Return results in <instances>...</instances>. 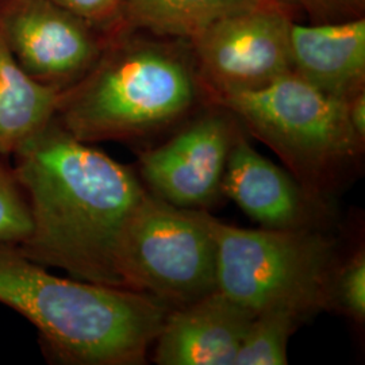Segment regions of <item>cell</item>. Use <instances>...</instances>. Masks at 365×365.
I'll return each instance as SVG.
<instances>
[{"mask_svg":"<svg viewBox=\"0 0 365 365\" xmlns=\"http://www.w3.org/2000/svg\"><path fill=\"white\" fill-rule=\"evenodd\" d=\"M206 211L176 207L148 191L119 241L122 286L148 294L170 310L215 291L217 250Z\"/></svg>","mask_w":365,"mask_h":365,"instance_id":"8992f818","label":"cell"},{"mask_svg":"<svg viewBox=\"0 0 365 365\" xmlns=\"http://www.w3.org/2000/svg\"><path fill=\"white\" fill-rule=\"evenodd\" d=\"M0 303L37 327L53 357L73 365L144 364L170 310L140 291L56 276L7 245Z\"/></svg>","mask_w":365,"mask_h":365,"instance_id":"7a4b0ae2","label":"cell"},{"mask_svg":"<svg viewBox=\"0 0 365 365\" xmlns=\"http://www.w3.org/2000/svg\"><path fill=\"white\" fill-rule=\"evenodd\" d=\"M30 233L26 197L13 168L0 164V245L18 247Z\"/></svg>","mask_w":365,"mask_h":365,"instance_id":"e0dca14e","label":"cell"},{"mask_svg":"<svg viewBox=\"0 0 365 365\" xmlns=\"http://www.w3.org/2000/svg\"><path fill=\"white\" fill-rule=\"evenodd\" d=\"M207 103L232 113L322 202L364 150L351 128L346 99L321 91L295 72L260 88L214 95Z\"/></svg>","mask_w":365,"mask_h":365,"instance_id":"277c9868","label":"cell"},{"mask_svg":"<svg viewBox=\"0 0 365 365\" xmlns=\"http://www.w3.org/2000/svg\"><path fill=\"white\" fill-rule=\"evenodd\" d=\"M63 91L30 78L0 29V156L14 155L56 117Z\"/></svg>","mask_w":365,"mask_h":365,"instance_id":"4fadbf2b","label":"cell"},{"mask_svg":"<svg viewBox=\"0 0 365 365\" xmlns=\"http://www.w3.org/2000/svg\"><path fill=\"white\" fill-rule=\"evenodd\" d=\"M91 26L115 29L125 25L123 0H49Z\"/></svg>","mask_w":365,"mask_h":365,"instance_id":"ac0fdd59","label":"cell"},{"mask_svg":"<svg viewBox=\"0 0 365 365\" xmlns=\"http://www.w3.org/2000/svg\"><path fill=\"white\" fill-rule=\"evenodd\" d=\"M215 241L217 289L253 314L283 309L303 319L330 309L336 240L318 227L244 229L206 211Z\"/></svg>","mask_w":365,"mask_h":365,"instance_id":"5b68a950","label":"cell"},{"mask_svg":"<svg viewBox=\"0 0 365 365\" xmlns=\"http://www.w3.org/2000/svg\"><path fill=\"white\" fill-rule=\"evenodd\" d=\"M13 156L30 212V233L14 248L73 279L123 287L119 241L148 192L138 173L75 138L56 117Z\"/></svg>","mask_w":365,"mask_h":365,"instance_id":"6da1fadb","label":"cell"},{"mask_svg":"<svg viewBox=\"0 0 365 365\" xmlns=\"http://www.w3.org/2000/svg\"><path fill=\"white\" fill-rule=\"evenodd\" d=\"M0 29L27 75L63 92L91 71L108 45L95 27L49 0H15Z\"/></svg>","mask_w":365,"mask_h":365,"instance_id":"9c48e42d","label":"cell"},{"mask_svg":"<svg viewBox=\"0 0 365 365\" xmlns=\"http://www.w3.org/2000/svg\"><path fill=\"white\" fill-rule=\"evenodd\" d=\"M312 22H331L364 16L365 0H295Z\"/></svg>","mask_w":365,"mask_h":365,"instance_id":"d6986e66","label":"cell"},{"mask_svg":"<svg viewBox=\"0 0 365 365\" xmlns=\"http://www.w3.org/2000/svg\"><path fill=\"white\" fill-rule=\"evenodd\" d=\"M203 101L190 46L118 37L63 92L56 119L83 143L135 141L179 125Z\"/></svg>","mask_w":365,"mask_h":365,"instance_id":"3957f363","label":"cell"},{"mask_svg":"<svg viewBox=\"0 0 365 365\" xmlns=\"http://www.w3.org/2000/svg\"><path fill=\"white\" fill-rule=\"evenodd\" d=\"M261 0H123L129 29L161 37L190 41L226 15L242 11Z\"/></svg>","mask_w":365,"mask_h":365,"instance_id":"5bb4252c","label":"cell"},{"mask_svg":"<svg viewBox=\"0 0 365 365\" xmlns=\"http://www.w3.org/2000/svg\"><path fill=\"white\" fill-rule=\"evenodd\" d=\"M346 111L353 133L360 144L365 145V90L346 99Z\"/></svg>","mask_w":365,"mask_h":365,"instance_id":"ffe728a7","label":"cell"},{"mask_svg":"<svg viewBox=\"0 0 365 365\" xmlns=\"http://www.w3.org/2000/svg\"><path fill=\"white\" fill-rule=\"evenodd\" d=\"M292 72L321 91L348 99L365 90V18L292 24Z\"/></svg>","mask_w":365,"mask_h":365,"instance_id":"7c38bea8","label":"cell"},{"mask_svg":"<svg viewBox=\"0 0 365 365\" xmlns=\"http://www.w3.org/2000/svg\"><path fill=\"white\" fill-rule=\"evenodd\" d=\"M249 218L267 229L318 227L325 210L288 170L260 155L241 130L235 137L221 184Z\"/></svg>","mask_w":365,"mask_h":365,"instance_id":"30bf717a","label":"cell"},{"mask_svg":"<svg viewBox=\"0 0 365 365\" xmlns=\"http://www.w3.org/2000/svg\"><path fill=\"white\" fill-rule=\"evenodd\" d=\"M303 318L274 309L256 314L237 353L235 365H286L289 337Z\"/></svg>","mask_w":365,"mask_h":365,"instance_id":"9a60e30c","label":"cell"},{"mask_svg":"<svg viewBox=\"0 0 365 365\" xmlns=\"http://www.w3.org/2000/svg\"><path fill=\"white\" fill-rule=\"evenodd\" d=\"M330 307L349 317L354 322L365 319V252L357 249L351 257L336 265L330 287Z\"/></svg>","mask_w":365,"mask_h":365,"instance_id":"2e32d148","label":"cell"},{"mask_svg":"<svg viewBox=\"0 0 365 365\" xmlns=\"http://www.w3.org/2000/svg\"><path fill=\"white\" fill-rule=\"evenodd\" d=\"M294 19L279 0L226 15L188 41L206 98L260 88L292 72Z\"/></svg>","mask_w":365,"mask_h":365,"instance_id":"52a82bcc","label":"cell"},{"mask_svg":"<svg viewBox=\"0 0 365 365\" xmlns=\"http://www.w3.org/2000/svg\"><path fill=\"white\" fill-rule=\"evenodd\" d=\"M255 315L218 289L172 309L155 341L153 360L160 365H235Z\"/></svg>","mask_w":365,"mask_h":365,"instance_id":"8fae6325","label":"cell"},{"mask_svg":"<svg viewBox=\"0 0 365 365\" xmlns=\"http://www.w3.org/2000/svg\"><path fill=\"white\" fill-rule=\"evenodd\" d=\"M209 106L164 144L138 155L145 188L176 207L206 210L222 195L226 163L241 125L227 110Z\"/></svg>","mask_w":365,"mask_h":365,"instance_id":"ba28073f","label":"cell"}]
</instances>
